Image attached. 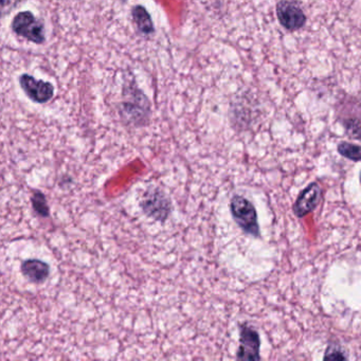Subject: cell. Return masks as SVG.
Returning <instances> with one entry per match:
<instances>
[{
	"label": "cell",
	"mask_w": 361,
	"mask_h": 361,
	"mask_svg": "<svg viewBox=\"0 0 361 361\" xmlns=\"http://www.w3.org/2000/svg\"><path fill=\"white\" fill-rule=\"evenodd\" d=\"M123 102V116L128 122L136 126H142L149 122L151 105L145 94L136 85H128L126 90Z\"/></svg>",
	"instance_id": "obj_1"
},
{
	"label": "cell",
	"mask_w": 361,
	"mask_h": 361,
	"mask_svg": "<svg viewBox=\"0 0 361 361\" xmlns=\"http://www.w3.org/2000/svg\"><path fill=\"white\" fill-rule=\"evenodd\" d=\"M230 212L236 225L245 233L253 238H259L261 231L257 221V213L250 200L244 196L234 195L230 202Z\"/></svg>",
	"instance_id": "obj_2"
},
{
	"label": "cell",
	"mask_w": 361,
	"mask_h": 361,
	"mask_svg": "<svg viewBox=\"0 0 361 361\" xmlns=\"http://www.w3.org/2000/svg\"><path fill=\"white\" fill-rule=\"evenodd\" d=\"M140 206L145 215L158 221H166L172 212L170 198L159 189L145 192Z\"/></svg>",
	"instance_id": "obj_3"
},
{
	"label": "cell",
	"mask_w": 361,
	"mask_h": 361,
	"mask_svg": "<svg viewBox=\"0 0 361 361\" xmlns=\"http://www.w3.org/2000/svg\"><path fill=\"white\" fill-rule=\"evenodd\" d=\"M279 23L288 31H298L306 24V16L297 1L281 0L276 6Z\"/></svg>",
	"instance_id": "obj_4"
},
{
	"label": "cell",
	"mask_w": 361,
	"mask_h": 361,
	"mask_svg": "<svg viewBox=\"0 0 361 361\" xmlns=\"http://www.w3.org/2000/svg\"><path fill=\"white\" fill-rule=\"evenodd\" d=\"M14 32L35 44H42L45 41L44 26L39 20L35 18L31 12H22L14 18Z\"/></svg>",
	"instance_id": "obj_5"
},
{
	"label": "cell",
	"mask_w": 361,
	"mask_h": 361,
	"mask_svg": "<svg viewBox=\"0 0 361 361\" xmlns=\"http://www.w3.org/2000/svg\"><path fill=\"white\" fill-rule=\"evenodd\" d=\"M261 339L257 329L248 324L240 325V346L236 353L238 360H259Z\"/></svg>",
	"instance_id": "obj_6"
},
{
	"label": "cell",
	"mask_w": 361,
	"mask_h": 361,
	"mask_svg": "<svg viewBox=\"0 0 361 361\" xmlns=\"http://www.w3.org/2000/svg\"><path fill=\"white\" fill-rule=\"evenodd\" d=\"M322 198V189L319 183L308 185L298 196L293 206V211L298 219H303L306 215L314 211Z\"/></svg>",
	"instance_id": "obj_7"
},
{
	"label": "cell",
	"mask_w": 361,
	"mask_h": 361,
	"mask_svg": "<svg viewBox=\"0 0 361 361\" xmlns=\"http://www.w3.org/2000/svg\"><path fill=\"white\" fill-rule=\"evenodd\" d=\"M20 86L29 98L37 103H45L54 96V87L51 84L44 81H37L30 75H24L20 79Z\"/></svg>",
	"instance_id": "obj_8"
},
{
	"label": "cell",
	"mask_w": 361,
	"mask_h": 361,
	"mask_svg": "<svg viewBox=\"0 0 361 361\" xmlns=\"http://www.w3.org/2000/svg\"><path fill=\"white\" fill-rule=\"evenodd\" d=\"M22 271L28 280L33 283H43L49 276V266L39 259H28L24 262Z\"/></svg>",
	"instance_id": "obj_9"
},
{
	"label": "cell",
	"mask_w": 361,
	"mask_h": 361,
	"mask_svg": "<svg viewBox=\"0 0 361 361\" xmlns=\"http://www.w3.org/2000/svg\"><path fill=\"white\" fill-rule=\"evenodd\" d=\"M132 14L135 24L137 25V28L139 29V31H140L142 35H153L154 31H155L153 20H152L151 16H149V12L147 11L145 7H142V6H136V7L133 9Z\"/></svg>",
	"instance_id": "obj_10"
},
{
	"label": "cell",
	"mask_w": 361,
	"mask_h": 361,
	"mask_svg": "<svg viewBox=\"0 0 361 361\" xmlns=\"http://www.w3.org/2000/svg\"><path fill=\"white\" fill-rule=\"evenodd\" d=\"M337 151L342 157L346 158V159L350 160V161H360V147L359 145L343 141V142H340L338 145Z\"/></svg>",
	"instance_id": "obj_11"
},
{
	"label": "cell",
	"mask_w": 361,
	"mask_h": 361,
	"mask_svg": "<svg viewBox=\"0 0 361 361\" xmlns=\"http://www.w3.org/2000/svg\"><path fill=\"white\" fill-rule=\"evenodd\" d=\"M348 354L338 343H329L325 350L324 360H346Z\"/></svg>",
	"instance_id": "obj_12"
},
{
	"label": "cell",
	"mask_w": 361,
	"mask_h": 361,
	"mask_svg": "<svg viewBox=\"0 0 361 361\" xmlns=\"http://www.w3.org/2000/svg\"><path fill=\"white\" fill-rule=\"evenodd\" d=\"M32 204L35 212L42 216H48L49 215V208H48L46 197L41 192L37 191L32 196Z\"/></svg>",
	"instance_id": "obj_13"
},
{
	"label": "cell",
	"mask_w": 361,
	"mask_h": 361,
	"mask_svg": "<svg viewBox=\"0 0 361 361\" xmlns=\"http://www.w3.org/2000/svg\"><path fill=\"white\" fill-rule=\"evenodd\" d=\"M344 126H345L346 133L352 138L358 140L359 136H360V122H359L358 118L348 120V121L344 122Z\"/></svg>",
	"instance_id": "obj_14"
},
{
	"label": "cell",
	"mask_w": 361,
	"mask_h": 361,
	"mask_svg": "<svg viewBox=\"0 0 361 361\" xmlns=\"http://www.w3.org/2000/svg\"><path fill=\"white\" fill-rule=\"evenodd\" d=\"M18 3V0H0V16H6V14L11 12Z\"/></svg>",
	"instance_id": "obj_15"
},
{
	"label": "cell",
	"mask_w": 361,
	"mask_h": 361,
	"mask_svg": "<svg viewBox=\"0 0 361 361\" xmlns=\"http://www.w3.org/2000/svg\"><path fill=\"white\" fill-rule=\"evenodd\" d=\"M122 1H126V0H122Z\"/></svg>",
	"instance_id": "obj_16"
}]
</instances>
